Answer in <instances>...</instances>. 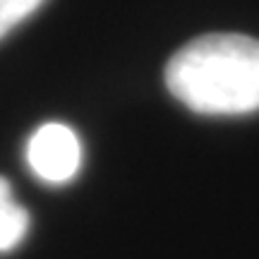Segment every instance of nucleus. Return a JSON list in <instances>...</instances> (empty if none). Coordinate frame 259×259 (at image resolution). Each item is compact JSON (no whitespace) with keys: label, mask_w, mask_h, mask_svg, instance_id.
<instances>
[{"label":"nucleus","mask_w":259,"mask_h":259,"mask_svg":"<svg viewBox=\"0 0 259 259\" xmlns=\"http://www.w3.org/2000/svg\"><path fill=\"white\" fill-rule=\"evenodd\" d=\"M166 87L199 115L259 111V41L242 34L194 38L168 60Z\"/></svg>","instance_id":"obj_1"},{"label":"nucleus","mask_w":259,"mask_h":259,"mask_svg":"<svg viewBox=\"0 0 259 259\" xmlns=\"http://www.w3.org/2000/svg\"><path fill=\"white\" fill-rule=\"evenodd\" d=\"M31 173L48 185L70 183L82 168V142L65 122H44L27 142Z\"/></svg>","instance_id":"obj_2"},{"label":"nucleus","mask_w":259,"mask_h":259,"mask_svg":"<svg viewBox=\"0 0 259 259\" xmlns=\"http://www.w3.org/2000/svg\"><path fill=\"white\" fill-rule=\"evenodd\" d=\"M29 231V211L15 199L0 209V252L15 250Z\"/></svg>","instance_id":"obj_3"},{"label":"nucleus","mask_w":259,"mask_h":259,"mask_svg":"<svg viewBox=\"0 0 259 259\" xmlns=\"http://www.w3.org/2000/svg\"><path fill=\"white\" fill-rule=\"evenodd\" d=\"M44 0H0V38H5L15 27H19L29 15H34Z\"/></svg>","instance_id":"obj_4"},{"label":"nucleus","mask_w":259,"mask_h":259,"mask_svg":"<svg viewBox=\"0 0 259 259\" xmlns=\"http://www.w3.org/2000/svg\"><path fill=\"white\" fill-rule=\"evenodd\" d=\"M15 199L12 197V187H10V183L5 180V178H0V209L5 206V204H10Z\"/></svg>","instance_id":"obj_5"}]
</instances>
